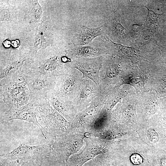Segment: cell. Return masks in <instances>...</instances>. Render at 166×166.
<instances>
[{
  "instance_id": "obj_25",
  "label": "cell",
  "mask_w": 166,
  "mask_h": 166,
  "mask_svg": "<svg viewBox=\"0 0 166 166\" xmlns=\"http://www.w3.org/2000/svg\"><path fill=\"white\" fill-rule=\"evenodd\" d=\"M161 49V50L163 51V52L164 55V57H165V60L166 61V48L161 46L159 47Z\"/></svg>"
},
{
  "instance_id": "obj_19",
  "label": "cell",
  "mask_w": 166,
  "mask_h": 166,
  "mask_svg": "<svg viewBox=\"0 0 166 166\" xmlns=\"http://www.w3.org/2000/svg\"><path fill=\"white\" fill-rule=\"evenodd\" d=\"M23 161L0 157V166H19Z\"/></svg>"
},
{
  "instance_id": "obj_4",
  "label": "cell",
  "mask_w": 166,
  "mask_h": 166,
  "mask_svg": "<svg viewBox=\"0 0 166 166\" xmlns=\"http://www.w3.org/2000/svg\"><path fill=\"white\" fill-rule=\"evenodd\" d=\"M87 135L86 133L70 132L66 136L54 138L52 150L60 163H67L72 155L77 154L83 147Z\"/></svg>"
},
{
  "instance_id": "obj_1",
  "label": "cell",
  "mask_w": 166,
  "mask_h": 166,
  "mask_svg": "<svg viewBox=\"0 0 166 166\" xmlns=\"http://www.w3.org/2000/svg\"><path fill=\"white\" fill-rule=\"evenodd\" d=\"M38 116L46 127L48 133L54 138L66 136L71 130V123L53 109L46 98L34 100Z\"/></svg>"
},
{
  "instance_id": "obj_3",
  "label": "cell",
  "mask_w": 166,
  "mask_h": 166,
  "mask_svg": "<svg viewBox=\"0 0 166 166\" xmlns=\"http://www.w3.org/2000/svg\"><path fill=\"white\" fill-rule=\"evenodd\" d=\"M30 92V101L46 98L55 89L56 79L35 69H30L22 76Z\"/></svg>"
},
{
  "instance_id": "obj_11",
  "label": "cell",
  "mask_w": 166,
  "mask_h": 166,
  "mask_svg": "<svg viewBox=\"0 0 166 166\" xmlns=\"http://www.w3.org/2000/svg\"><path fill=\"white\" fill-rule=\"evenodd\" d=\"M70 53L73 56L79 58H91L100 56L105 53L104 50L98 48L87 45L75 46Z\"/></svg>"
},
{
  "instance_id": "obj_7",
  "label": "cell",
  "mask_w": 166,
  "mask_h": 166,
  "mask_svg": "<svg viewBox=\"0 0 166 166\" xmlns=\"http://www.w3.org/2000/svg\"><path fill=\"white\" fill-rule=\"evenodd\" d=\"M53 141L36 145L22 144L10 152L1 154L0 157L26 162L32 161L38 156L52 150Z\"/></svg>"
},
{
  "instance_id": "obj_24",
  "label": "cell",
  "mask_w": 166,
  "mask_h": 166,
  "mask_svg": "<svg viewBox=\"0 0 166 166\" xmlns=\"http://www.w3.org/2000/svg\"><path fill=\"white\" fill-rule=\"evenodd\" d=\"M42 37L41 35L38 34L35 39V46L38 49L40 48L42 44Z\"/></svg>"
},
{
  "instance_id": "obj_12",
  "label": "cell",
  "mask_w": 166,
  "mask_h": 166,
  "mask_svg": "<svg viewBox=\"0 0 166 166\" xmlns=\"http://www.w3.org/2000/svg\"><path fill=\"white\" fill-rule=\"evenodd\" d=\"M104 40L107 45L124 55L130 57H136L139 55V50L133 47L128 46L114 42L106 35L104 37Z\"/></svg>"
},
{
  "instance_id": "obj_5",
  "label": "cell",
  "mask_w": 166,
  "mask_h": 166,
  "mask_svg": "<svg viewBox=\"0 0 166 166\" xmlns=\"http://www.w3.org/2000/svg\"><path fill=\"white\" fill-rule=\"evenodd\" d=\"M37 116V104L34 100L30 101L25 105L16 109H9L4 105L0 104L1 123L6 124L13 120H20L32 123L39 128L44 138L46 139L43 130L47 133V132L38 122Z\"/></svg>"
},
{
  "instance_id": "obj_27",
  "label": "cell",
  "mask_w": 166,
  "mask_h": 166,
  "mask_svg": "<svg viewBox=\"0 0 166 166\" xmlns=\"http://www.w3.org/2000/svg\"><path fill=\"white\" fill-rule=\"evenodd\" d=\"M10 41H6L4 42V44L6 47H8L10 46Z\"/></svg>"
},
{
  "instance_id": "obj_8",
  "label": "cell",
  "mask_w": 166,
  "mask_h": 166,
  "mask_svg": "<svg viewBox=\"0 0 166 166\" xmlns=\"http://www.w3.org/2000/svg\"><path fill=\"white\" fill-rule=\"evenodd\" d=\"M73 66L82 73L83 77L88 78L99 84V73L101 66L100 57L79 58L74 62Z\"/></svg>"
},
{
  "instance_id": "obj_10",
  "label": "cell",
  "mask_w": 166,
  "mask_h": 166,
  "mask_svg": "<svg viewBox=\"0 0 166 166\" xmlns=\"http://www.w3.org/2000/svg\"><path fill=\"white\" fill-rule=\"evenodd\" d=\"M52 107L68 121L72 123V115L69 105L64 99L52 93L47 98Z\"/></svg>"
},
{
  "instance_id": "obj_13",
  "label": "cell",
  "mask_w": 166,
  "mask_h": 166,
  "mask_svg": "<svg viewBox=\"0 0 166 166\" xmlns=\"http://www.w3.org/2000/svg\"><path fill=\"white\" fill-rule=\"evenodd\" d=\"M31 161L33 166H59L60 164L52 150L38 156Z\"/></svg>"
},
{
  "instance_id": "obj_16",
  "label": "cell",
  "mask_w": 166,
  "mask_h": 166,
  "mask_svg": "<svg viewBox=\"0 0 166 166\" xmlns=\"http://www.w3.org/2000/svg\"><path fill=\"white\" fill-rule=\"evenodd\" d=\"M109 30L114 36L119 38L125 35V28L117 18H112L109 21Z\"/></svg>"
},
{
  "instance_id": "obj_14",
  "label": "cell",
  "mask_w": 166,
  "mask_h": 166,
  "mask_svg": "<svg viewBox=\"0 0 166 166\" xmlns=\"http://www.w3.org/2000/svg\"><path fill=\"white\" fill-rule=\"evenodd\" d=\"M82 166H121L117 158L105 155H99L89 160Z\"/></svg>"
},
{
  "instance_id": "obj_20",
  "label": "cell",
  "mask_w": 166,
  "mask_h": 166,
  "mask_svg": "<svg viewBox=\"0 0 166 166\" xmlns=\"http://www.w3.org/2000/svg\"><path fill=\"white\" fill-rule=\"evenodd\" d=\"M142 32L140 26L137 24H134L131 27L130 34L132 38H137L141 34Z\"/></svg>"
},
{
  "instance_id": "obj_9",
  "label": "cell",
  "mask_w": 166,
  "mask_h": 166,
  "mask_svg": "<svg viewBox=\"0 0 166 166\" xmlns=\"http://www.w3.org/2000/svg\"><path fill=\"white\" fill-rule=\"evenodd\" d=\"M104 27L102 26L95 28H90L82 26L80 32L73 37V43L75 46L87 45L95 38L103 34Z\"/></svg>"
},
{
  "instance_id": "obj_23",
  "label": "cell",
  "mask_w": 166,
  "mask_h": 166,
  "mask_svg": "<svg viewBox=\"0 0 166 166\" xmlns=\"http://www.w3.org/2000/svg\"><path fill=\"white\" fill-rule=\"evenodd\" d=\"M93 93V90L89 86H87L85 88L82 93L83 97H88L92 94Z\"/></svg>"
},
{
  "instance_id": "obj_18",
  "label": "cell",
  "mask_w": 166,
  "mask_h": 166,
  "mask_svg": "<svg viewBox=\"0 0 166 166\" xmlns=\"http://www.w3.org/2000/svg\"><path fill=\"white\" fill-rule=\"evenodd\" d=\"M120 69V66L118 64L114 63L111 64L106 68V75L109 78L114 77L118 74Z\"/></svg>"
},
{
  "instance_id": "obj_29",
  "label": "cell",
  "mask_w": 166,
  "mask_h": 166,
  "mask_svg": "<svg viewBox=\"0 0 166 166\" xmlns=\"http://www.w3.org/2000/svg\"><path fill=\"white\" fill-rule=\"evenodd\" d=\"M26 163L25 162L23 161L19 166H24Z\"/></svg>"
},
{
  "instance_id": "obj_26",
  "label": "cell",
  "mask_w": 166,
  "mask_h": 166,
  "mask_svg": "<svg viewBox=\"0 0 166 166\" xmlns=\"http://www.w3.org/2000/svg\"><path fill=\"white\" fill-rule=\"evenodd\" d=\"M18 42L17 41H14L12 42L13 46L14 47H17L18 45Z\"/></svg>"
},
{
  "instance_id": "obj_2",
  "label": "cell",
  "mask_w": 166,
  "mask_h": 166,
  "mask_svg": "<svg viewBox=\"0 0 166 166\" xmlns=\"http://www.w3.org/2000/svg\"><path fill=\"white\" fill-rule=\"evenodd\" d=\"M0 86V104L8 109L19 108L29 102V89L23 79L1 84Z\"/></svg>"
},
{
  "instance_id": "obj_17",
  "label": "cell",
  "mask_w": 166,
  "mask_h": 166,
  "mask_svg": "<svg viewBox=\"0 0 166 166\" xmlns=\"http://www.w3.org/2000/svg\"><path fill=\"white\" fill-rule=\"evenodd\" d=\"M62 78L59 81V91L62 94H66L73 91L75 86V83L71 77L65 76Z\"/></svg>"
},
{
  "instance_id": "obj_15",
  "label": "cell",
  "mask_w": 166,
  "mask_h": 166,
  "mask_svg": "<svg viewBox=\"0 0 166 166\" xmlns=\"http://www.w3.org/2000/svg\"><path fill=\"white\" fill-rule=\"evenodd\" d=\"M144 7L148 10V14L145 20V25L149 29L155 31L157 30L161 14L156 13L146 6Z\"/></svg>"
},
{
  "instance_id": "obj_6",
  "label": "cell",
  "mask_w": 166,
  "mask_h": 166,
  "mask_svg": "<svg viewBox=\"0 0 166 166\" xmlns=\"http://www.w3.org/2000/svg\"><path fill=\"white\" fill-rule=\"evenodd\" d=\"M84 141L85 143V147L80 153L70 157L67 162L68 166H82L107 151L105 142L93 135L89 134L85 138Z\"/></svg>"
},
{
  "instance_id": "obj_21",
  "label": "cell",
  "mask_w": 166,
  "mask_h": 166,
  "mask_svg": "<svg viewBox=\"0 0 166 166\" xmlns=\"http://www.w3.org/2000/svg\"><path fill=\"white\" fill-rule=\"evenodd\" d=\"M118 99L116 98H114L110 101L106 105V108L108 110H110L113 107L116 103L118 101Z\"/></svg>"
},
{
  "instance_id": "obj_22",
  "label": "cell",
  "mask_w": 166,
  "mask_h": 166,
  "mask_svg": "<svg viewBox=\"0 0 166 166\" xmlns=\"http://www.w3.org/2000/svg\"><path fill=\"white\" fill-rule=\"evenodd\" d=\"M152 39L147 34L143 33L141 36V41L144 44H147L150 43Z\"/></svg>"
},
{
  "instance_id": "obj_28",
  "label": "cell",
  "mask_w": 166,
  "mask_h": 166,
  "mask_svg": "<svg viewBox=\"0 0 166 166\" xmlns=\"http://www.w3.org/2000/svg\"><path fill=\"white\" fill-rule=\"evenodd\" d=\"M59 166H68V165L67 163L63 162L60 163Z\"/></svg>"
}]
</instances>
